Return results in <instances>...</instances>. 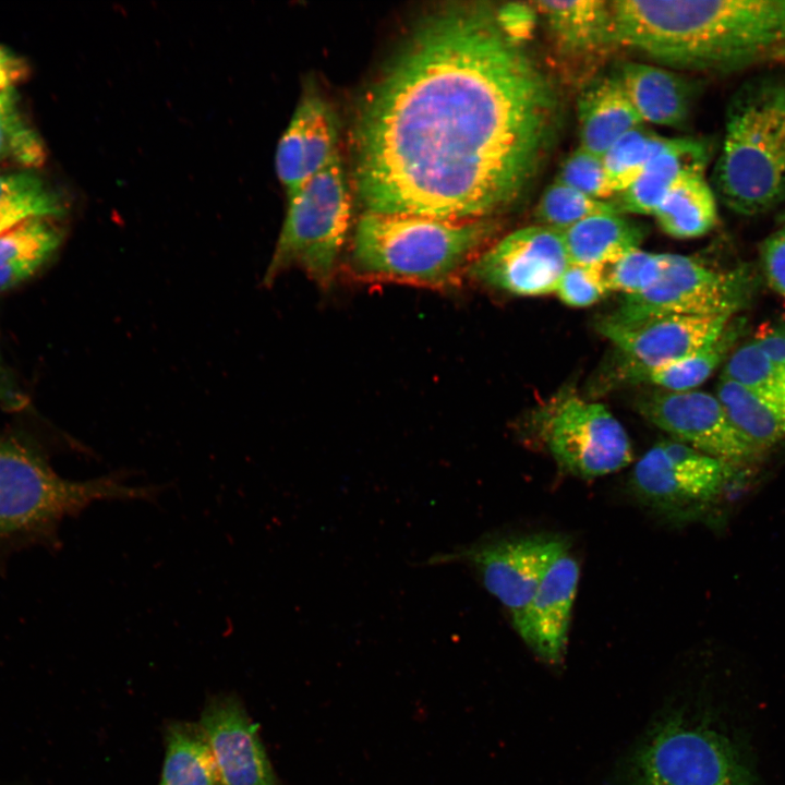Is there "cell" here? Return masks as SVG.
I'll list each match as a JSON object with an SVG mask.
<instances>
[{"label":"cell","instance_id":"cell-39","mask_svg":"<svg viewBox=\"0 0 785 785\" xmlns=\"http://www.w3.org/2000/svg\"><path fill=\"white\" fill-rule=\"evenodd\" d=\"M26 63L14 52L0 46V96L15 92L16 85L26 77Z\"/></svg>","mask_w":785,"mask_h":785},{"label":"cell","instance_id":"cell-8","mask_svg":"<svg viewBox=\"0 0 785 785\" xmlns=\"http://www.w3.org/2000/svg\"><path fill=\"white\" fill-rule=\"evenodd\" d=\"M753 288L744 267L717 269L690 256L665 253L660 279L641 293L625 295L604 318L631 323L663 315L734 316L748 305Z\"/></svg>","mask_w":785,"mask_h":785},{"label":"cell","instance_id":"cell-6","mask_svg":"<svg viewBox=\"0 0 785 785\" xmlns=\"http://www.w3.org/2000/svg\"><path fill=\"white\" fill-rule=\"evenodd\" d=\"M626 785H756L740 745L708 715L676 708L650 727L625 766Z\"/></svg>","mask_w":785,"mask_h":785},{"label":"cell","instance_id":"cell-11","mask_svg":"<svg viewBox=\"0 0 785 785\" xmlns=\"http://www.w3.org/2000/svg\"><path fill=\"white\" fill-rule=\"evenodd\" d=\"M570 262L560 231L545 226L515 230L469 267L478 281L520 297L555 293Z\"/></svg>","mask_w":785,"mask_h":785},{"label":"cell","instance_id":"cell-5","mask_svg":"<svg viewBox=\"0 0 785 785\" xmlns=\"http://www.w3.org/2000/svg\"><path fill=\"white\" fill-rule=\"evenodd\" d=\"M146 486L113 475L75 481L59 475L28 445L0 436V555L53 545L61 522L99 499H146Z\"/></svg>","mask_w":785,"mask_h":785},{"label":"cell","instance_id":"cell-25","mask_svg":"<svg viewBox=\"0 0 785 785\" xmlns=\"http://www.w3.org/2000/svg\"><path fill=\"white\" fill-rule=\"evenodd\" d=\"M51 219L31 218L0 233V291L29 278L56 252L61 234Z\"/></svg>","mask_w":785,"mask_h":785},{"label":"cell","instance_id":"cell-26","mask_svg":"<svg viewBox=\"0 0 785 785\" xmlns=\"http://www.w3.org/2000/svg\"><path fill=\"white\" fill-rule=\"evenodd\" d=\"M653 216L660 228L677 239L706 234L716 225V195L704 173L680 180L664 197Z\"/></svg>","mask_w":785,"mask_h":785},{"label":"cell","instance_id":"cell-31","mask_svg":"<svg viewBox=\"0 0 785 785\" xmlns=\"http://www.w3.org/2000/svg\"><path fill=\"white\" fill-rule=\"evenodd\" d=\"M722 376L757 392L785 399V367L751 340L735 348Z\"/></svg>","mask_w":785,"mask_h":785},{"label":"cell","instance_id":"cell-29","mask_svg":"<svg viewBox=\"0 0 785 785\" xmlns=\"http://www.w3.org/2000/svg\"><path fill=\"white\" fill-rule=\"evenodd\" d=\"M669 141L642 126L621 136L602 157L607 183L614 195L627 189L650 160L666 148Z\"/></svg>","mask_w":785,"mask_h":785},{"label":"cell","instance_id":"cell-20","mask_svg":"<svg viewBox=\"0 0 785 785\" xmlns=\"http://www.w3.org/2000/svg\"><path fill=\"white\" fill-rule=\"evenodd\" d=\"M557 50L566 57L584 58L616 45L612 1H533Z\"/></svg>","mask_w":785,"mask_h":785},{"label":"cell","instance_id":"cell-13","mask_svg":"<svg viewBox=\"0 0 785 785\" xmlns=\"http://www.w3.org/2000/svg\"><path fill=\"white\" fill-rule=\"evenodd\" d=\"M558 540L543 535L503 539L471 546L449 558L467 560L475 568L517 629Z\"/></svg>","mask_w":785,"mask_h":785},{"label":"cell","instance_id":"cell-24","mask_svg":"<svg viewBox=\"0 0 785 785\" xmlns=\"http://www.w3.org/2000/svg\"><path fill=\"white\" fill-rule=\"evenodd\" d=\"M716 397L738 432L761 454L785 440V399L721 376Z\"/></svg>","mask_w":785,"mask_h":785},{"label":"cell","instance_id":"cell-16","mask_svg":"<svg viewBox=\"0 0 785 785\" xmlns=\"http://www.w3.org/2000/svg\"><path fill=\"white\" fill-rule=\"evenodd\" d=\"M579 564L566 541L558 540L521 625L516 629L533 653L550 665L566 654Z\"/></svg>","mask_w":785,"mask_h":785},{"label":"cell","instance_id":"cell-19","mask_svg":"<svg viewBox=\"0 0 785 785\" xmlns=\"http://www.w3.org/2000/svg\"><path fill=\"white\" fill-rule=\"evenodd\" d=\"M711 145L696 137L671 138L642 173L612 201L620 214L653 215L668 192L684 178L704 173Z\"/></svg>","mask_w":785,"mask_h":785},{"label":"cell","instance_id":"cell-10","mask_svg":"<svg viewBox=\"0 0 785 785\" xmlns=\"http://www.w3.org/2000/svg\"><path fill=\"white\" fill-rule=\"evenodd\" d=\"M730 466L676 440H663L636 463L630 485L647 505L680 516L713 499Z\"/></svg>","mask_w":785,"mask_h":785},{"label":"cell","instance_id":"cell-2","mask_svg":"<svg viewBox=\"0 0 785 785\" xmlns=\"http://www.w3.org/2000/svg\"><path fill=\"white\" fill-rule=\"evenodd\" d=\"M612 13L617 46L674 69L740 70L785 38V0H616Z\"/></svg>","mask_w":785,"mask_h":785},{"label":"cell","instance_id":"cell-37","mask_svg":"<svg viewBox=\"0 0 785 785\" xmlns=\"http://www.w3.org/2000/svg\"><path fill=\"white\" fill-rule=\"evenodd\" d=\"M495 11L499 26L512 40L523 44L532 35L538 17L532 2L508 3Z\"/></svg>","mask_w":785,"mask_h":785},{"label":"cell","instance_id":"cell-27","mask_svg":"<svg viewBox=\"0 0 785 785\" xmlns=\"http://www.w3.org/2000/svg\"><path fill=\"white\" fill-rule=\"evenodd\" d=\"M165 760L159 785H220L198 724L174 721L165 729Z\"/></svg>","mask_w":785,"mask_h":785},{"label":"cell","instance_id":"cell-3","mask_svg":"<svg viewBox=\"0 0 785 785\" xmlns=\"http://www.w3.org/2000/svg\"><path fill=\"white\" fill-rule=\"evenodd\" d=\"M713 184L726 207L742 216L785 202V75L752 77L732 96Z\"/></svg>","mask_w":785,"mask_h":785},{"label":"cell","instance_id":"cell-40","mask_svg":"<svg viewBox=\"0 0 785 785\" xmlns=\"http://www.w3.org/2000/svg\"><path fill=\"white\" fill-rule=\"evenodd\" d=\"M770 60L780 61L785 63V38L781 41V44L774 49L772 52V56Z\"/></svg>","mask_w":785,"mask_h":785},{"label":"cell","instance_id":"cell-1","mask_svg":"<svg viewBox=\"0 0 785 785\" xmlns=\"http://www.w3.org/2000/svg\"><path fill=\"white\" fill-rule=\"evenodd\" d=\"M559 120L556 88L495 9L437 10L360 109L357 192L367 212L485 219L533 182Z\"/></svg>","mask_w":785,"mask_h":785},{"label":"cell","instance_id":"cell-33","mask_svg":"<svg viewBox=\"0 0 785 785\" xmlns=\"http://www.w3.org/2000/svg\"><path fill=\"white\" fill-rule=\"evenodd\" d=\"M664 267L665 253L637 249L605 268L608 289L625 295L641 293L660 279Z\"/></svg>","mask_w":785,"mask_h":785},{"label":"cell","instance_id":"cell-15","mask_svg":"<svg viewBox=\"0 0 785 785\" xmlns=\"http://www.w3.org/2000/svg\"><path fill=\"white\" fill-rule=\"evenodd\" d=\"M200 727L214 759L220 785H280L257 725L232 693L208 699Z\"/></svg>","mask_w":785,"mask_h":785},{"label":"cell","instance_id":"cell-35","mask_svg":"<svg viewBox=\"0 0 785 785\" xmlns=\"http://www.w3.org/2000/svg\"><path fill=\"white\" fill-rule=\"evenodd\" d=\"M606 267L569 264L555 293L566 305L585 307L600 301L609 292Z\"/></svg>","mask_w":785,"mask_h":785},{"label":"cell","instance_id":"cell-23","mask_svg":"<svg viewBox=\"0 0 785 785\" xmlns=\"http://www.w3.org/2000/svg\"><path fill=\"white\" fill-rule=\"evenodd\" d=\"M746 322L732 317L722 331L692 354L655 367L623 369L625 381L650 383L666 391H687L706 381L728 359L744 335Z\"/></svg>","mask_w":785,"mask_h":785},{"label":"cell","instance_id":"cell-21","mask_svg":"<svg viewBox=\"0 0 785 785\" xmlns=\"http://www.w3.org/2000/svg\"><path fill=\"white\" fill-rule=\"evenodd\" d=\"M577 107L579 146L601 157L621 136L643 123L616 75L599 78L585 87Z\"/></svg>","mask_w":785,"mask_h":785},{"label":"cell","instance_id":"cell-42","mask_svg":"<svg viewBox=\"0 0 785 785\" xmlns=\"http://www.w3.org/2000/svg\"><path fill=\"white\" fill-rule=\"evenodd\" d=\"M2 387L1 373H0V389Z\"/></svg>","mask_w":785,"mask_h":785},{"label":"cell","instance_id":"cell-14","mask_svg":"<svg viewBox=\"0 0 785 785\" xmlns=\"http://www.w3.org/2000/svg\"><path fill=\"white\" fill-rule=\"evenodd\" d=\"M732 317L663 315L631 323L603 318L599 331L625 359L623 369H650L698 351L712 341Z\"/></svg>","mask_w":785,"mask_h":785},{"label":"cell","instance_id":"cell-17","mask_svg":"<svg viewBox=\"0 0 785 785\" xmlns=\"http://www.w3.org/2000/svg\"><path fill=\"white\" fill-rule=\"evenodd\" d=\"M339 122L331 106L314 89L305 90L275 155V169L287 195L323 170L337 155Z\"/></svg>","mask_w":785,"mask_h":785},{"label":"cell","instance_id":"cell-7","mask_svg":"<svg viewBox=\"0 0 785 785\" xmlns=\"http://www.w3.org/2000/svg\"><path fill=\"white\" fill-rule=\"evenodd\" d=\"M351 217L341 158L288 194V207L274 254L263 277L270 286L286 269L299 267L321 287L334 278Z\"/></svg>","mask_w":785,"mask_h":785},{"label":"cell","instance_id":"cell-38","mask_svg":"<svg viewBox=\"0 0 785 785\" xmlns=\"http://www.w3.org/2000/svg\"><path fill=\"white\" fill-rule=\"evenodd\" d=\"M751 341L771 360L785 367V322L762 324Z\"/></svg>","mask_w":785,"mask_h":785},{"label":"cell","instance_id":"cell-34","mask_svg":"<svg viewBox=\"0 0 785 785\" xmlns=\"http://www.w3.org/2000/svg\"><path fill=\"white\" fill-rule=\"evenodd\" d=\"M556 181L592 198L607 201L614 196L607 183L603 158L580 146L565 159Z\"/></svg>","mask_w":785,"mask_h":785},{"label":"cell","instance_id":"cell-22","mask_svg":"<svg viewBox=\"0 0 785 785\" xmlns=\"http://www.w3.org/2000/svg\"><path fill=\"white\" fill-rule=\"evenodd\" d=\"M570 264L607 267L639 249L645 230L623 214L589 217L561 232Z\"/></svg>","mask_w":785,"mask_h":785},{"label":"cell","instance_id":"cell-18","mask_svg":"<svg viewBox=\"0 0 785 785\" xmlns=\"http://www.w3.org/2000/svg\"><path fill=\"white\" fill-rule=\"evenodd\" d=\"M642 122L681 128L697 95L696 84L664 67L623 63L615 74Z\"/></svg>","mask_w":785,"mask_h":785},{"label":"cell","instance_id":"cell-30","mask_svg":"<svg viewBox=\"0 0 785 785\" xmlns=\"http://www.w3.org/2000/svg\"><path fill=\"white\" fill-rule=\"evenodd\" d=\"M620 214L611 201L592 198L555 180L541 195L535 217L541 226L563 232L589 217Z\"/></svg>","mask_w":785,"mask_h":785},{"label":"cell","instance_id":"cell-32","mask_svg":"<svg viewBox=\"0 0 785 785\" xmlns=\"http://www.w3.org/2000/svg\"><path fill=\"white\" fill-rule=\"evenodd\" d=\"M37 166L44 160V146L19 110L15 92L0 96V159Z\"/></svg>","mask_w":785,"mask_h":785},{"label":"cell","instance_id":"cell-12","mask_svg":"<svg viewBox=\"0 0 785 785\" xmlns=\"http://www.w3.org/2000/svg\"><path fill=\"white\" fill-rule=\"evenodd\" d=\"M639 413L674 440L733 467L759 452L738 432L716 396L700 390H657L641 397Z\"/></svg>","mask_w":785,"mask_h":785},{"label":"cell","instance_id":"cell-36","mask_svg":"<svg viewBox=\"0 0 785 785\" xmlns=\"http://www.w3.org/2000/svg\"><path fill=\"white\" fill-rule=\"evenodd\" d=\"M760 257L770 287L785 299V221L761 243Z\"/></svg>","mask_w":785,"mask_h":785},{"label":"cell","instance_id":"cell-9","mask_svg":"<svg viewBox=\"0 0 785 785\" xmlns=\"http://www.w3.org/2000/svg\"><path fill=\"white\" fill-rule=\"evenodd\" d=\"M541 426L551 455L572 475L603 476L632 461L628 434L602 403L577 395L560 397L544 410Z\"/></svg>","mask_w":785,"mask_h":785},{"label":"cell","instance_id":"cell-28","mask_svg":"<svg viewBox=\"0 0 785 785\" xmlns=\"http://www.w3.org/2000/svg\"><path fill=\"white\" fill-rule=\"evenodd\" d=\"M64 206L44 180L32 172L0 173V233L36 217H61Z\"/></svg>","mask_w":785,"mask_h":785},{"label":"cell","instance_id":"cell-4","mask_svg":"<svg viewBox=\"0 0 785 785\" xmlns=\"http://www.w3.org/2000/svg\"><path fill=\"white\" fill-rule=\"evenodd\" d=\"M494 230L487 219L365 210L355 229L352 263L365 276L445 287L469 269Z\"/></svg>","mask_w":785,"mask_h":785},{"label":"cell","instance_id":"cell-41","mask_svg":"<svg viewBox=\"0 0 785 785\" xmlns=\"http://www.w3.org/2000/svg\"><path fill=\"white\" fill-rule=\"evenodd\" d=\"M780 221H781V222H784V221H785V213H783V214L780 216Z\"/></svg>","mask_w":785,"mask_h":785}]
</instances>
